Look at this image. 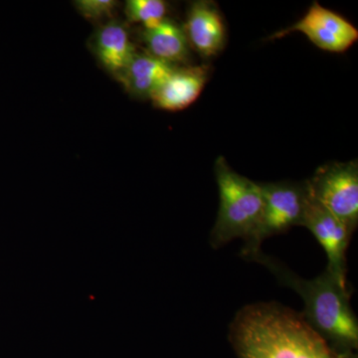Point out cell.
Instances as JSON below:
<instances>
[{
	"label": "cell",
	"mask_w": 358,
	"mask_h": 358,
	"mask_svg": "<svg viewBox=\"0 0 358 358\" xmlns=\"http://www.w3.org/2000/svg\"><path fill=\"white\" fill-rule=\"evenodd\" d=\"M230 338L239 358H345L301 313L275 301L238 310L230 324Z\"/></svg>",
	"instance_id": "cell-1"
},
{
	"label": "cell",
	"mask_w": 358,
	"mask_h": 358,
	"mask_svg": "<svg viewBox=\"0 0 358 358\" xmlns=\"http://www.w3.org/2000/svg\"><path fill=\"white\" fill-rule=\"evenodd\" d=\"M249 260L262 264L284 286L300 294L305 303L301 315L329 345L331 343L341 348V355H345L343 350L357 348L358 322L350 306V289L327 268L319 277L305 280L262 251Z\"/></svg>",
	"instance_id": "cell-2"
},
{
	"label": "cell",
	"mask_w": 358,
	"mask_h": 358,
	"mask_svg": "<svg viewBox=\"0 0 358 358\" xmlns=\"http://www.w3.org/2000/svg\"><path fill=\"white\" fill-rule=\"evenodd\" d=\"M219 192L217 218L210 233V246L218 249L232 240L246 241L255 230L264 207L260 183L233 171L223 157L215 162Z\"/></svg>",
	"instance_id": "cell-3"
},
{
	"label": "cell",
	"mask_w": 358,
	"mask_h": 358,
	"mask_svg": "<svg viewBox=\"0 0 358 358\" xmlns=\"http://www.w3.org/2000/svg\"><path fill=\"white\" fill-rule=\"evenodd\" d=\"M264 197V207L260 220L251 236L245 241L241 254L249 260L261 251L264 240L281 234L294 226L303 225L307 206V183L281 182L260 183Z\"/></svg>",
	"instance_id": "cell-4"
},
{
	"label": "cell",
	"mask_w": 358,
	"mask_h": 358,
	"mask_svg": "<svg viewBox=\"0 0 358 358\" xmlns=\"http://www.w3.org/2000/svg\"><path fill=\"white\" fill-rule=\"evenodd\" d=\"M315 201L352 231L358 225V164L357 160L331 162L319 167L308 180Z\"/></svg>",
	"instance_id": "cell-5"
},
{
	"label": "cell",
	"mask_w": 358,
	"mask_h": 358,
	"mask_svg": "<svg viewBox=\"0 0 358 358\" xmlns=\"http://www.w3.org/2000/svg\"><path fill=\"white\" fill-rule=\"evenodd\" d=\"M293 32L303 33L317 48L331 53H343L358 40V30L341 14L313 2L307 13L288 28L274 33L279 39Z\"/></svg>",
	"instance_id": "cell-6"
},
{
	"label": "cell",
	"mask_w": 358,
	"mask_h": 358,
	"mask_svg": "<svg viewBox=\"0 0 358 358\" xmlns=\"http://www.w3.org/2000/svg\"><path fill=\"white\" fill-rule=\"evenodd\" d=\"M303 227L313 233L327 257V270L343 286L348 287L346 277V251L353 232L310 196L308 192Z\"/></svg>",
	"instance_id": "cell-7"
},
{
	"label": "cell",
	"mask_w": 358,
	"mask_h": 358,
	"mask_svg": "<svg viewBox=\"0 0 358 358\" xmlns=\"http://www.w3.org/2000/svg\"><path fill=\"white\" fill-rule=\"evenodd\" d=\"M190 48L202 58H212L223 50L226 44V26L217 6L211 1L190 4L183 26Z\"/></svg>",
	"instance_id": "cell-8"
},
{
	"label": "cell",
	"mask_w": 358,
	"mask_h": 358,
	"mask_svg": "<svg viewBox=\"0 0 358 358\" xmlns=\"http://www.w3.org/2000/svg\"><path fill=\"white\" fill-rule=\"evenodd\" d=\"M208 78L209 66L178 67L150 100L157 109L169 112L185 110L199 99Z\"/></svg>",
	"instance_id": "cell-9"
},
{
	"label": "cell",
	"mask_w": 358,
	"mask_h": 358,
	"mask_svg": "<svg viewBox=\"0 0 358 358\" xmlns=\"http://www.w3.org/2000/svg\"><path fill=\"white\" fill-rule=\"evenodd\" d=\"M92 44L99 62L115 78L124 72L136 54L128 29L117 20L103 23Z\"/></svg>",
	"instance_id": "cell-10"
},
{
	"label": "cell",
	"mask_w": 358,
	"mask_h": 358,
	"mask_svg": "<svg viewBox=\"0 0 358 358\" xmlns=\"http://www.w3.org/2000/svg\"><path fill=\"white\" fill-rule=\"evenodd\" d=\"M176 68V66L164 62L148 52H136L128 67L117 79L131 96L150 99Z\"/></svg>",
	"instance_id": "cell-11"
},
{
	"label": "cell",
	"mask_w": 358,
	"mask_h": 358,
	"mask_svg": "<svg viewBox=\"0 0 358 358\" xmlns=\"http://www.w3.org/2000/svg\"><path fill=\"white\" fill-rule=\"evenodd\" d=\"M143 39L154 57L176 67L189 63L192 48L183 27L174 21L166 18L157 27L143 29Z\"/></svg>",
	"instance_id": "cell-12"
},
{
	"label": "cell",
	"mask_w": 358,
	"mask_h": 358,
	"mask_svg": "<svg viewBox=\"0 0 358 358\" xmlns=\"http://www.w3.org/2000/svg\"><path fill=\"white\" fill-rule=\"evenodd\" d=\"M169 7L162 0H129L124 6L127 20L143 25V29L157 27L166 20Z\"/></svg>",
	"instance_id": "cell-13"
},
{
	"label": "cell",
	"mask_w": 358,
	"mask_h": 358,
	"mask_svg": "<svg viewBox=\"0 0 358 358\" xmlns=\"http://www.w3.org/2000/svg\"><path fill=\"white\" fill-rule=\"evenodd\" d=\"M117 6L119 3L115 0H78L75 2L79 13L90 21L110 20Z\"/></svg>",
	"instance_id": "cell-14"
}]
</instances>
